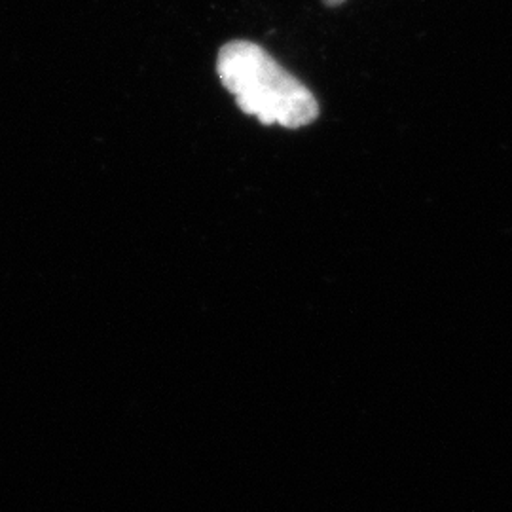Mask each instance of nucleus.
Here are the masks:
<instances>
[{
    "label": "nucleus",
    "instance_id": "f257e3e1",
    "mask_svg": "<svg viewBox=\"0 0 512 512\" xmlns=\"http://www.w3.org/2000/svg\"><path fill=\"white\" fill-rule=\"evenodd\" d=\"M220 82L236 95L239 109L264 126H308L319 116L315 95L255 42L234 40L220 48Z\"/></svg>",
    "mask_w": 512,
    "mask_h": 512
},
{
    "label": "nucleus",
    "instance_id": "f03ea898",
    "mask_svg": "<svg viewBox=\"0 0 512 512\" xmlns=\"http://www.w3.org/2000/svg\"><path fill=\"white\" fill-rule=\"evenodd\" d=\"M327 6H330V8H334V6H340V4H344L346 0H323Z\"/></svg>",
    "mask_w": 512,
    "mask_h": 512
}]
</instances>
